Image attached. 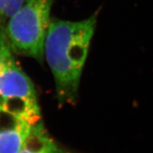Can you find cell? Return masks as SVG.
Wrapping results in <instances>:
<instances>
[{
    "instance_id": "6da1fadb",
    "label": "cell",
    "mask_w": 153,
    "mask_h": 153,
    "mask_svg": "<svg viewBox=\"0 0 153 153\" xmlns=\"http://www.w3.org/2000/svg\"><path fill=\"white\" fill-rule=\"evenodd\" d=\"M97 14L79 21L53 17L44 43V56L54 77L60 104L75 103Z\"/></svg>"
},
{
    "instance_id": "7a4b0ae2",
    "label": "cell",
    "mask_w": 153,
    "mask_h": 153,
    "mask_svg": "<svg viewBox=\"0 0 153 153\" xmlns=\"http://www.w3.org/2000/svg\"><path fill=\"white\" fill-rule=\"evenodd\" d=\"M53 0H28L8 20L5 31L12 50L42 62Z\"/></svg>"
},
{
    "instance_id": "3957f363",
    "label": "cell",
    "mask_w": 153,
    "mask_h": 153,
    "mask_svg": "<svg viewBox=\"0 0 153 153\" xmlns=\"http://www.w3.org/2000/svg\"><path fill=\"white\" fill-rule=\"evenodd\" d=\"M0 111L22 118L31 124L41 120L34 85L13 55L0 71Z\"/></svg>"
},
{
    "instance_id": "277c9868",
    "label": "cell",
    "mask_w": 153,
    "mask_h": 153,
    "mask_svg": "<svg viewBox=\"0 0 153 153\" xmlns=\"http://www.w3.org/2000/svg\"><path fill=\"white\" fill-rule=\"evenodd\" d=\"M33 124L0 111V153H19Z\"/></svg>"
},
{
    "instance_id": "5b68a950",
    "label": "cell",
    "mask_w": 153,
    "mask_h": 153,
    "mask_svg": "<svg viewBox=\"0 0 153 153\" xmlns=\"http://www.w3.org/2000/svg\"><path fill=\"white\" fill-rule=\"evenodd\" d=\"M19 153H70L58 145L48 134L42 121L30 127Z\"/></svg>"
},
{
    "instance_id": "8992f818",
    "label": "cell",
    "mask_w": 153,
    "mask_h": 153,
    "mask_svg": "<svg viewBox=\"0 0 153 153\" xmlns=\"http://www.w3.org/2000/svg\"><path fill=\"white\" fill-rule=\"evenodd\" d=\"M28 0H0V27L6 23Z\"/></svg>"
},
{
    "instance_id": "52a82bcc",
    "label": "cell",
    "mask_w": 153,
    "mask_h": 153,
    "mask_svg": "<svg viewBox=\"0 0 153 153\" xmlns=\"http://www.w3.org/2000/svg\"><path fill=\"white\" fill-rule=\"evenodd\" d=\"M12 48L6 36L5 27H0V71L6 59L12 56Z\"/></svg>"
}]
</instances>
